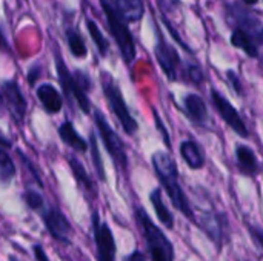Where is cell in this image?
<instances>
[{
    "label": "cell",
    "instance_id": "obj_15",
    "mask_svg": "<svg viewBox=\"0 0 263 261\" xmlns=\"http://www.w3.org/2000/svg\"><path fill=\"white\" fill-rule=\"evenodd\" d=\"M225 217L219 214H205L200 220V228L208 234V237L216 242L217 245H222L223 232H225Z\"/></svg>",
    "mask_w": 263,
    "mask_h": 261
},
{
    "label": "cell",
    "instance_id": "obj_23",
    "mask_svg": "<svg viewBox=\"0 0 263 261\" xmlns=\"http://www.w3.org/2000/svg\"><path fill=\"white\" fill-rule=\"evenodd\" d=\"M86 28H88V32H89L92 42H94L96 46H97V51L100 52L102 57H105V55L108 54L109 45H108V40L105 38L103 32L100 31V28L97 26V23L92 22V20H86Z\"/></svg>",
    "mask_w": 263,
    "mask_h": 261
},
{
    "label": "cell",
    "instance_id": "obj_26",
    "mask_svg": "<svg viewBox=\"0 0 263 261\" xmlns=\"http://www.w3.org/2000/svg\"><path fill=\"white\" fill-rule=\"evenodd\" d=\"M89 145H91V155H92V163H94V168L97 171V175H99L100 180H105V168H103V163H102V157H100L99 146H97V142H96V135L94 134H91Z\"/></svg>",
    "mask_w": 263,
    "mask_h": 261
},
{
    "label": "cell",
    "instance_id": "obj_37",
    "mask_svg": "<svg viewBox=\"0 0 263 261\" xmlns=\"http://www.w3.org/2000/svg\"><path fill=\"white\" fill-rule=\"evenodd\" d=\"M0 46L6 48V42H5V38H3V35H2V34H0Z\"/></svg>",
    "mask_w": 263,
    "mask_h": 261
},
{
    "label": "cell",
    "instance_id": "obj_4",
    "mask_svg": "<svg viewBox=\"0 0 263 261\" xmlns=\"http://www.w3.org/2000/svg\"><path fill=\"white\" fill-rule=\"evenodd\" d=\"M102 88H103V94L108 100V105H109L111 111L114 112V115L117 117V120L120 122L123 131L128 135H134L139 129L137 122L129 114V109L125 103V98H123L119 86L114 83L112 77L108 72H102Z\"/></svg>",
    "mask_w": 263,
    "mask_h": 261
},
{
    "label": "cell",
    "instance_id": "obj_10",
    "mask_svg": "<svg viewBox=\"0 0 263 261\" xmlns=\"http://www.w3.org/2000/svg\"><path fill=\"white\" fill-rule=\"evenodd\" d=\"M43 222L49 234L63 243H69L68 235L71 234V225L66 217L57 208H48L43 211Z\"/></svg>",
    "mask_w": 263,
    "mask_h": 261
},
{
    "label": "cell",
    "instance_id": "obj_38",
    "mask_svg": "<svg viewBox=\"0 0 263 261\" xmlns=\"http://www.w3.org/2000/svg\"><path fill=\"white\" fill-rule=\"evenodd\" d=\"M9 261H17V260H15V258H12V257H11V258H9Z\"/></svg>",
    "mask_w": 263,
    "mask_h": 261
},
{
    "label": "cell",
    "instance_id": "obj_32",
    "mask_svg": "<svg viewBox=\"0 0 263 261\" xmlns=\"http://www.w3.org/2000/svg\"><path fill=\"white\" fill-rule=\"evenodd\" d=\"M39 75H40V66L39 65H34L29 69V72H28V82H29L31 86H34V82L39 78Z\"/></svg>",
    "mask_w": 263,
    "mask_h": 261
},
{
    "label": "cell",
    "instance_id": "obj_24",
    "mask_svg": "<svg viewBox=\"0 0 263 261\" xmlns=\"http://www.w3.org/2000/svg\"><path fill=\"white\" fill-rule=\"evenodd\" d=\"M14 174H15L14 162L3 149H0V183L8 185L14 178Z\"/></svg>",
    "mask_w": 263,
    "mask_h": 261
},
{
    "label": "cell",
    "instance_id": "obj_18",
    "mask_svg": "<svg viewBox=\"0 0 263 261\" xmlns=\"http://www.w3.org/2000/svg\"><path fill=\"white\" fill-rule=\"evenodd\" d=\"M180 155L191 169H200L205 165V155L200 146L193 140H186L180 145Z\"/></svg>",
    "mask_w": 263,
    "mask_h": 261
},
{
    "label": "cell",
    "instance_id": "obj_27",
    "mask_svg": "<svg viewBox=\"0 0 263 261\" xmlns=\"http://www.w3.org/2000/svg\"><path fill=\"white\" fill-rule=\"evenodd\" d=\"M23 198H25L26 205H28L31 209H34V211H39V209L43 208V198H42V195H40L39 192H35V191H26V192L23 194Z\"/></svg>",
    "mask_w": 263,
    "mask_h": 261
},
{
    "label": "cell",
    "instance_id": "obj_29",
    "mask_svg": "<svg viewBox=\"0 0 263 261\" xmlns=\"http://www.w3.org/2000/svg\"><path fill=\"white\" fill-rule=\"evenodd\" d=\"M250 234H251V238L253 242L263 249V229L260 228H254V226H250Z\"/></svg>",
    "mask_w": 263,
    "mask_h": 261
},
{
    "label": "cell",
    "instance_id": "obj_34",
    "mask_svg": "<svg viewBox=\"0 0 263 261\" xmlns=\"http://www.w3.org/2000/svg\"><path fill=\"white\" fill-rule=\"evenodd\" d=\"M125 261H146V260H145V255H143L140 251H134L133 254H129V255L125 258Z\"/></svg>",
    "mask_w": 263,
    "mask_h": 261
},
{
    "label": "cell",
    "instance_id": "obj_36",
    "mask_svg": "<svg viewBox=\"0 0 263 261\" xmlns=\"http://www.w3.org/2000/svg\"><path fill=\"white\" fill-rule=\"evenodd\" d=\"M242 2H243L245 5H256L259 0H242Z\"/></svg>",
    "mask_w": 263,
    "mask_h": 261
},
{
    "label": "cell",
    "instance_id": "obj_19",
    "mask_svg": "<svg viewBox=\"0 0 263 261\" xmlns=\"http://www.w3.org/2000/svg\"><path fill=\"white\" fill-rule=\"evenodd\" d=\"M59 135L62 138V142L65 145H68L69 148L79 151V152H85L88 149L86 142L80 137V134L76 131V128L72 126L71 122H65L60 128H59Z\"/></svg>",
    "mask_w": 263,
    "mask_h": 261
},
{
    "label": "cell",
    "instance_id": "obj_7",
    "mask_svg": "<svg viewBox=\"0 0 263 261\" xmlns=\"http://www.w3.org/2000/svg\"><path fill=\"white\" fill-rule=\"evenodd\" d=\"M92 232L97 246V261H114L116 242L112 232L105 222H100L97 212L92 214Z\"/></svg>",
    "mask_w": 263,
    "mask_h": 261
},
{
    "label": "cell",
    "instance_id": "obj_1",
    "mask_svg": "<svg viewBox=\"0 0 263 261\" xmlns=\"http://www.w3.org/2000/svg\"><path fill=\"white\" fill-rule=\"evenodd\" d=\"M151 162H153L154 171H156L162 186L165 188L171 203L174 205V208H177L185 217L194 220V212L191 211L188 198L185 197V192L179 183V169H177L174 158L165 151H157L153 154Z\"/></svg>",
    "mask_w": 263,
    "mask_h": 261
},
{
    "label": "cell",
    "instance_id": "obj_14",
    "mask_svg": "<svg viewBox=\"0 0 263 261\" xmlns=\"http://www.w3.org/2000/svg\"><path fill=\"white\" fill-rule=\"evenodd\" d=\"M183 105H185V111L190 120L197 126H205L208 120V109L202 97H199L197 94H190L185 97Z\"/></svg>",
    "mask_w": 263,
    "mask_h": 261
},
{
    "label": "cell",
    "instance_id": "obj_13",
    "mask_svg": "<svg viewBox=\"0 0 263 261\" xmlns=\"http://www.w3.org/2000/svg\"><path fill=\"white\" fill-rule=\"evenodd\" d=\"M42 106L45 108L46 112L49 114H57L60 112L62 106H63V100H62V95L60 92L49 83H45V85H40L35 91Z\"/></svg>",
    "mask_w": 263,
    "mask_h": 261
},
{
    "label": "cell",
    "instance_id": "obj_8",
    "mask_svg": "<svg viewBox=\"0 0 263 261\" xmlns=\"http://www.w3.org/2000/svg\"><path fill=\"white\" fill-rule=\"evenodd\" d=\"M211 98H213V103L219 112V115L222 117V120L236 132L239 134L240 137L247 138L248 137V129L245 126V122L242 120V117L239 115L237 109L217 91V89H213L211 91Z\"/></svg>",
    "mask_w": 263,
    "mask_h": 261
},
{
    "label": "cell",
    "instance_id": "obj_30",
    "mask_svg": "<svg viewBox=\"0 0 263 261\" xmlns=\"http://www.w3.org/2000/svg\"><path fill=\"white\" fill-rule=\"evenodd\" d=\"M228 80H230L231 86L234 88V91H236L237 94H242V83H240V80H239V75H237L234 71H228Z\"/></svg>",
    "mask_w": 263,
    "mask_h": 261
},
{
    "label": "cell",
    "instance_id": "obj_11",
    "mask_svg": "<svg viewBox=\"0 0 263 261\" xmlns=\"http://www.w3.org/2000/svg\"><path fill=\"white\" fill-rule=\"evenodd\" d=\"M233 18L237 23V29L245 32L257 46L263 45V23L259 18L239 8L233 9Z\"/></svg>",
    "mask_w": 263,
    "mask_h": 261
},
{
    "label": "cell",
    "instance_id": "obj_22",
    "mask_svg": "<svg viewBox=\"0 0 263 261\" xmlns=\"http://www.w3.org/2000/svg\"><path fill=\"white\" fill-rule=\"evenodd\" d=\"M66 42L69 46V51L74 57L77 58H83L88 54L86 45L82 38V35L79 34V31L76 28H68L66 29Z\"/></svg>",
    "mask_w": 263,
    "mask_h": 261
},
{
    "label": "cell",
    "instance_id": "obj_33",
    "mask_svg": "<svg viewBox=\"0 0 263 261\" xmlns=\"http://www.w3.org/2000/svg\"><path fill=\"white\" fill-rule=\"evenodd\" d=\"M34 255H35V260L39 261H49V258L46 257V254H45V251H43V248L40 246V245H35L34 248Z\"/></svg>",
    "mask_w": 263,
    "mask_h": 261
},
{
    "label": "cell",
    "instance_id": "obj_12",
    "mask_svg": "<svg viewBox=\"0 0 263 261\" xmlns=\"http://www.w3.org/2000/svg\"><path fill=\"white\" fill-rule=\"evenodd\" d=\"M156 57L162 68V71L166 74L170 80L177 78V65H179V55L173 46H170L165 40L159 38L156 45Z\"/></svg>",
    "mask_w": 263,
    "mask_h": 261
},
{
    "label": "cell",
    "instance_id": "obj_2",
    "mask_svg": "<svg viewBox=\"0 0 263 261\" xmlns=\"http://www.w3.org/2000/svg\"><path fill=\"white\" fill-rule=\"evenodd\" d=\"M136 218L143 232L146 248L153 261H174V248L171 242L162 232V229L151 222L143 208L136 209Z\"/></svg>",
    "mask_w": 263,
    "mask_h": 261
},
{
    "label": "cell",
    "instance_id": "obj_20",
    "mask_svg": "<svg viewBox=\"0 0 263 261\" xmlns=\"http://www.w3.org/2000/svg\"><path fill=\"white\" fill-rule=\"evenodd\" d=\"M149 198H151V203H153V206H154V209H156L157 218H159L166 228H173L174 217H173V214L168 211V208H166V205H165V202H163V198H162V191H160V189H154V191L151 192Z\"/></svg>",
    "mask_w": 263,
    "mask_h": 261
},
{
    "label": "cell",
    "instance_id": "obj_5",
    "mask_svg": "<svg viewBox=\"0 0 263 261\" xmlns=\"http://www.w3.org/2000/svg\"><path fill=\"white\" fill-rule=\"evenodd\" d=\"M54 60H55V69H57V75H59V82L62 86V91L65 94V97L72 103L76 102L79 105V108L82 109V112L88 114L89 112V100H88V92H85L76 82L74 75L68 71L62 54L55 49L54 52Z\"/></svg>",
    "mask_w": 263,
    "mask_h": 261
},
{
    "label": "cell",
    "instance_id": "obj_9",
    "mask_svg": "<svg viewBox=\"0 0 263 261\" xmlns=\"http://www.w3.org/2000/svg\"><path fill=\"white\" fill-rule=\"evenodd\" d=\"M0 92H2V98L6 103V106L9 108L12 117L17 122H22L26 114V100H25L18 85L14 80L5 82L0 88Z\"/></svg>",
    "mask_w": 263,
    "mask_h": 261
},
{
    "label": "cell",
    "instance_id": "obj_21",
    "mask_svg": "<svg viewBox=\"0 0 263 261\" xmlns=\"http://www.w3.org/2000/svg\"><path fill=\"white\" fill-rule=\"evenodd\" d=\"M231 43L236 46V48H239V49H242L247 55H250V57H257L259 55V49H257V45L245 34V32H242L240 29H234V32H233V35H231Z\"/></svg>",
    "mask_w": 263,
    "mask_h": 261
},
{
    "label": "cell",
    "instance_id": "obj_16",
    "mask_svg": "<svg viewBox=\"0 0 263 261\" xmlns=\"http://www.w3.org/2000/svg\"><path fill=\"white\" fill-rule=\"evenodd\" d=\"M237 166L243 175H256L259 172V162L254 151L247 145H239L236 148Z\"/></svg>",
    "mask_w": 263,
    "mask_h": 261
},
{
    "label": "cell",
    "instance_id": "obj_6",
    "mask_svg": "<svg viewBox=\"0 0 263 261\" xmlns=\"http://www.w3.org/2000/svg\"><path fill=\"white\" fill-rule=\"evenodd\" d=\"M94 122L96 126L100 132V137L103 140V145L108 151V154L112 157L114 163H117L122 169H126L128 166V157H126V151H125V145L120 140V137L117 135V132L109 126L108 120L105 118V115L97 109L94 112Z\"/></svg>",
    "mask_w": 263,
    "mask_h": 261
},
{
    "label": "cell",
    "instance_id": "obj_17",
    "mask_svg": "<svg viewBox=\"0 0 263 261\" xmlns=\"http://www.w3.org/2000/svg\"><path fill=\"white\" fill-rule=\"evenodd\" d=\"M116 11L126 23L139 22L145 14L142 0H116Z\"/></svg>",
    "mask_w": 263,
    "mask_h": 261
},
{
    "label": "cell",
    "instance_id": "obj_28",
    "mask_svg": "<svg viewBox=\"0 0 263 261\" xmlns=\"http://www.w3.org/2000/svg\"><path fill=\"white\" fill-rule=\"evenodd\" d=\"M188 77L194 83H200L203 80V72L199 66H190L188 68Z\"/></svg>",
    "mask_w": 263,
    "mask_h": 261
},
{
    "label": "cell",
    "instance_id": "obj_35",
    "mask_svg": "<svg viewBox=\"0 0 263 261\" xmlns=\"http://www.w3.org/2000/svg\"><path fill=\"white\" fill-rule=\"evenodd\" d=\"M11 145H12V143H11V142L2 134V131H0V146H3V148H11Z\"/></svg>",
    "mask_w": 263,
    "mask_h": 261
},
{
    "label": "cell",
    "instance_id": "obj_25",
    "mask_svg": "<svg viewBox=\"0 0 263 261\" xmlns=\"http://www.w3.org/2000/svg\"><path fill=\"white\" fill-rule=\"evenodd\" d=\"M69 166H71V169H72V174H74L76 180H77L80 185H83L86 189H92L91 178L88 177V174H86L83 165H82L76 157H69Z\"/></svg>",
    "mask_w": 263,
    "mask_h": 261
},
{
    "label": "cell",
    "instance_id": "obj_31",
    "mask_svg": "<svg viewBox=\"0 0 263 261\" xmlns=\"http://www.w3.org/2000/svg\"><path fill=\"white\" fill-rule=\"evenodd\" d=\"M154 117H156V125H157V129L162 132V135H163V140L166 142V146L168 148H171V142H170V135H168V131L163 128V123H162V120H160V117H159V114L157 112H154Z\"/></svg>",
    "mask_w": 263,
    "mask_h": 261
},
{
    "label": "cell",
    "instance_id": "obj_3",
    "mask_svg": "<svg viewBox=\"0 0 263 261\" xmlns=\"http://www.w3.org/2000/svg\"><path fill=\"white\" fill-rule=\"evenodd\" d=\"M100 3H102L103 12L106 15L111 35L114 37L123 60L126 63H133V60L136 58V43H134V37L129 31L126 22L119 15L116 8L108 0H100Z\"/></svg>",
    "mask_w": 263,
    "mask_h": 261
}]
</instances>
